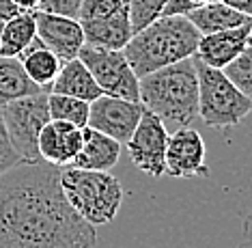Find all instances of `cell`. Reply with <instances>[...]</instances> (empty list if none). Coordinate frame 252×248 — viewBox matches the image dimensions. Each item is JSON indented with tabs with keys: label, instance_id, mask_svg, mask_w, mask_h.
Returning <instances> with one entry per match:
<instances>
[{
	"label": "cell",
	"instance_id": "6da1fadb",
	"mask_svg": "<svg viewBox=\"0 0 252 248\" xmlns=\"http://www.w3.org/2000/svg\"><path fill=\"white\" fill-rule=\"evenodd\" d=\"M97 231L65 199L61 169L20 162L0 175V248H93Z\"/></svg>",
	"mask_w": 252,
	"mask_h": 248
},
{
	"label": "cell",
	"instance_id": "7a4b0ae2",
	"mask_svg": "<svg viewBox=\"0 0 252 248\" xmlns=\"http://www.w3.org/2000/svg\"><path fill=\"white\" fill-rule=\"evenodd\" d=\"M140 104L158 114L168 132L198 119V73L194 56L140 78Z\"/></svg>",
	"mask_w": 252,
	"mask_h": 248
},
{
	"label": "cell",
	"instance_id": "3957f363",
	"mask_svg": "<svg viewBox=\"0 0 252 248\" xmlns=\"http://www.w3.org/2000/svg\"><path fill=\"white\" fill-rule=\"evenodd\" d=\"M198 41L200 33L188 17H158L134 33L123 54L136 76L145 78L162 67L192 59Z\"/></svg>",
	"mask_w": 252,
	"mask_h": 248
},
{
	"label": "cell",
	"instance_id": "277c9868",
	"mask_svg": "<svg viewBox=\"0 0 252 248\" xmlns=\"http://www.w3.org/2000/svg\"><path fill=\"white\" fill-rule=\"evenodd\" d=\"M61 186L76 214L93 227L108 224L123 205V186L110 171L61 169Z\"/></svg>",
	"mask_w": 252,
	"mask_h": 248
},
{
	"label": "cell",
	"instance_id": "5b68a950",
	"mask_svg": "<svg viewBox=\"0 0 252 248\" xmlns=\"http://www.w3.org/2000/svg\"><path fill=\"white\" fill-rule=\"evenodd\" d=\"M198 73V119L214 130H231L252 112V100L235 86L222 69L207 67L194 56Z\"/></svg>",
	"mask_w": 252,
	"mask_h": 248
},
{
	"label": "cell",
	"instance_id": "8992f818",
	"mask_svg": "<svg viewBox=\"0 0 252 248\" xmlns=\"http://www.w3.org/2000/svg\"><path fill=\"white\" fill-rule=\"evenodd\" d=\"M2 123L7 130L11 149L22 162H41L39 155V134L50 123L48 93L22 97L0 108Z\"/></svg>",
	"mask_w": 252,
	"mask_h": 248
},
{
	"label": "cell",
	"instance_id": "52a82bcc",
	"mask_svg": "<svg viewBox=\"0 0 252 248\" xmlns=\"http://www.w3.org/2000/svg\"><path fill=\"white\" fill-rule=\"evenodd\" d=\"M78 59L87 65L104 95L140 102V78L134 73L123 50L93 48L84 43Z\"/></svg>",
	"mask_w": 252,
	"mask_h": 248
},
{
	"label": "cell",
	"instance_id": "ba28073f",
	"mask_svg": "<svg viewBox=\"0 0 252 248\" xmlns=\"http://www.w3.org/2000/svg\"><path fill=\"white\" fill-rule=\"evenodd\" d=\"M168 134L166 125L159 121L158 114L151 110H142V117L136 125L134 134L125 142L129 153V160L138 171L149 177H162L166 175V145H168Z\"/></svg>",
	"mask_w": 252,
	"mask_h": 248
},
{
	"label": "cell",
	"instance_id": "9c48e42d",
	"mask_svg": "<svg viewBox=\"0 0 252 248\" xmlns=\"http://www.w3.org/2000/svg\"><path fill=\"white\" fill-rule=\"evenodd\" d=\"M166 175L175 179H207V147L203 136L192 128L168 134L166 145Z\"/></svg>",
	"mask_w": 252,
	"mask_h": 248
},
{
	"label": "cell",
	"instance_id": "30bf717a",
	"mask_svg": "<svg viewBox=\"0 0 252 248\" xmlns=\"http://www.w3.org/2000/svg\"><path fill=\"white\" fill-rule=\"evenodd\" d=\"M142 110H145V106L140 102L101 95L95 102H91L87 125L125 145L129 136L134 134L136 125L142 117Z\"/></svg>",
	"mask_w": 252,
	"mask_h": 248
},
{
	"label": "cell",
	"instance_id": "8fae6325",
	"mask_svg": "<svg viewBox=\"0 0 252 248\" xmlns=\"http://www.w3.org/2000/svg\"><path fill=\"white\" fill-rule=\"evenodd\" d=\"M37 20V37L50 52H54L59 59L71 61L78 59L80 50L84 45V31L78 17L45 13V11H35Z\"/></svg>",
	"mask_w": 252,
	"mask_h": 248
},
{
	"label": "cell",
	"instance_id": "7c38bea8",
	"mask_svg": "<svg viewBox=\"0 0 252 248\" xmlns=\"http://www.w3.org/2000/svg\"><path fill=\"white\" fill-rule=\"evenodd\" d=\"M82 149V128L65 121H50L39 134V155L59 169L71 166Z\"/></svg>",
	"mask_w": 252,
	"mask_h": 248
},
{
	"label": "cell",
	"instance_id": "4fadbf2b",
	"mask_svg": "<svg viewBox=\"0 0 252 248\" xmlns=\"http://www.w3.org/2000/svg\"><path fill=\"white\" fill-rule=\"evenodd\" d=\"M248 37H250V24L200 35V41L194 56L207 67L224 69L244 52V48L248 45Z\"/></svg>",
	"mask_w": 252,
	"mask_h": 248
},
{
	"label": "cell",
	"instance_id": "5bb4252c",
	"mask_svg": "<svg viewBox=\"0 0 252 248\" xmlns=\"http://www.w3.org/2000/svg\"><path fill=\"white\" fill-rule=\"evenodd\" d=\"M121 151L123 145L119 141L87 125L82 128V149L71 166L84 171H110L117 166Z\"/></svg>",
	"mask_w": 252,
	"mask_h": 248
},
{
	"label": "cell",
	"instance_id": "9a60e30c",
	"mask_svg": "<svg viewBox=\"0 0 252 248\" xmlns=\"http://www.w3.org/2000/svg\"><path fill=\"white\" fill-rule=\"evenodd\" d=\"M84 31V43L93 48H106V50H123L134 37L131 28L129 11L117 13L106 20H91L80 22Z\"/></svg>",
	"mask_w": 252,
	"mask_h": 248
},
{
	"label": "cell",
	"instance_id": "2e32d148",
	"mask_svg": "<svg viewBox=\"0 0 252 248\" xmlns=\"http://www.w3.org/2000/svg\"><path fill=\"white\" fill-rule=\"evenodd\" d=\"M50 93L76 97V100H82V102H89V104L104 95L101 89L97 86L95 78L91 76L87 65H84L80 59H71V61L63 63L59 76H56L52 86H50Z\"/></svg>",
	"mask_w": 252,
	"mask_h": 248
},
{
	"label": "cell",
	"instance_id": "e0dca14e",
	"mask_svg": "<svg viewBox=\"0 0 252 248\" xmlns=\"http://www.w3.org/2000/svg\"><path fill=\"white\" fill-rule=\"evenodd\" d=\"M20 61L26 69L28 78H31L35 84L41 86L43 93H50V86H52L56 76H59L61 65H63V61L59 56L45 48L41 43V39L35 37L32 43L20 54Z\"/></svg>",
	"mask_w": 252,
	"mask_h": 248
},
{
	"label": "cell",
	"instance_id": "ac0fdd59",
	"mask_svg": "<svg viewBox=\"0 0 252 248\" xmlns=\"http://www.w3.org/2000/svg\"><path fill=\"white\" fill-rule=\"evenodd\" d=\"M188 20L196 26V31L200 35H209V33H218V31H228V28H237L244 24H250L252 17L237 13L235 9L226 7L220 0H211L196 7L188 15Z\"/></svg>",
	"mask_w": 252,
	"mask_h": 248
},
{
	"label": "cell",
	"instance_id": "d6986e66",
	"mask_svg": "<svg viewBox=\"0 0 252 248\" xmlns=\"http://www.w3.org/2000/svg\"><path fill=\"white\" fill-rule=\"evenodd\" d=\"M43 93L41 86L28 78L24 65L15 56H0V108L7 104Z\"/></svg>",
	"mask_w": 252,
	"mask_h": 248
},
{
	"label": "cell",
	"instance_id": "ffe728a7",
	"mask_svg": "<svg viewBox=\"0 0 252 248\" xmlns=\"http://www.w3.org/2000/svg\"><path fill=\"white\" fill-rule=\"evenodd\" d=\"M35 37H37L35 11H32V13L31 11H24V13L11 17L2 26L0 56H15V59H20V54L32 43Z\"/></svg>",
	"mask_w": 252,
	"mask_h": 248
},
{
	"label": "cell",
	"instance_id": "44dd1931",
	"mask_svg": "<svg viewBox=\"0 0 252 248\" xmlns=\"http://www.w3.org/2000/svg\"><path fill=\"white\" fill-rule=\"evenodd\" d=\"M89 102L76 100V97L48 93V110L50 121H65L76 128H87L89 123Z\"/></svg>",
	"mask_w": 252,
	"mask_h": 248
},
{
	"label": "cell",
	"instance_id": "7402d4cb",
	"mask_svg": "<svg viewBox=\"0 0 252 248\" xmlns=\"http://www.w3.org/2000/svg\"><path fill=\"white\" fill-rule=\"evenodd\" d=\"M222 71L226 73L228 80H231L246 97L252 100V45H246L242 54H239L231 65H226Z\"/></svg>",
	"mask_w": 252,
	"mask_h": 248
},
{
	"label": "cell",
	"instance_id": "603a6c76",
	"mask_svg": "<svg viewBox=\"0 0 252 248\" xmlns=\"http://www.w3.org/2000/svg\"><path fill=\"white\" fill-rule=\"evenodd\" d=\"M129 11L127 0H84L78 11V22H91V20H106L117 13Z\"/></svg>",
	"mask_w": 252,
	"mask_h": 248
},
{
	"label": "cell",
	"instance_id": "cb8c5ba5",
	"mask_svg": "<svg viewBox=\"0 0 252 248\" xmlns=\"http://www.w3.org/2000/svg\"><path fill=\"white\" fill-rule=\"evenodd\" d=\"M166 2H168V0H127L129 20H131L134 33L142 31L147 24H151L153 20H158Z\"/></svg>",
	"mask_w": 252,
	"mask_h": 248
},
{
	"label": "cell",
	"instance_id": "d4e9b609",
	"mask_svg": "<svg viewBox=\"0 0 252 248\" xmlns=\"http://www.w3.org/2000/svg\"><path fill=\"white\" fill-rule=\"evenodd\" d=\"M84 0H41L37 11L45 13H56V15H67V17H78V11L82 7Z\"/></svg>",
	"mask_w": 252,
	"mask_h": 248
},
{
	"label": "cell",
	"instance_id": "484cf974",
	"mask_svg": "<svg viewBox=\"0 0 252 248\" xmlns=\"http://www.w3.org/2000/svg\"><path fill=\"white\" fill-rule=\"evenodd\" d=\"M20 162L22 160L15 155L13 149H11V142L7 138V130H4V123H2V114H0V175Z\"/></svg>",
	"mask_w": 252,
	"mask_h": 248
},
{
	"label": "cell",
	"instance_id": "4316f807",
	"mask_svg": "<svg viewBox=\"0 0 252 248\" xmlns=\"http://www.w3.org/2000/svg\"><path fill=\"white\" fill-rule=\"evenodd\" d=\"M196 7L198 4L192 2V0H168L164 4L159 17H188Z\"/></svg>",
	"mask_w": 252,
	"mask_h": 248
},
{
	"label": "cell",
	"instance_id": "83f0119b",
	"mask_svg": "<svg viewBox=\"0 0 252 248\" xmlns=\"http://www.w3.org/2000/svg\"><path fill=\"white\" fill-rule=\"evenodd\" d=\"M20 13H24V11L15 7L13 0H0V20L2 22H7V20H11V17H15Z\"/></svg>",
	"mask_w": 252,
	"mask_h": 248
},
{
	"label": "cell",
	"instance_id": "f1b7e54d",
	"mask_svg": "<svg viewBox=\"0 0 252 248\" xmlns=\"http://www.w3.org/2000/svg\"><path fill=\"white\" fill-rule=\"evenodd\" d=\"M220 2H224L226 7L235 9L237 13H244V15L252 17V0H220Z\"/></svg>",
	"mask_w": 252,
	"mask_h": 248
},
{
	"label": "cell",
	"instance_id": "f546056e",
	"mask_svg": "<svg viewBox=\"0 0 252 248\" xmlns=\"http://www.w3.org/2000/svg\"><path fill=\"white\" fill-rule=\"evenodd\" d=\"M237 248H252V212L244 220V240H242V244H239Z\"/></svg>",
	"mask_w": 252,
	"mask_h": 248
},
{
	"label": "cell",
	"instance_id": "4dcf8cb0",
	"mask_svg": "<svg viewBox=\"0 0 252 248\" xmlns=\"http://www.w3.org/2000/svg\"><path fill=\"white\" fill-rule=\"evenodd\" d=\"M15 2V7L22 9V11H37L39 9V4H41V0H13Z\"/></svg>",
	"mask_w": 252,
	"mask_h": 248
},
{
	"label": "cell",
	"instance_id": "1f68e13d",
	"mask_svg": "<svg viewBox=\"0 0 252 248\" xmlns=\"http://www.w3.org/2000/svg\"><path fill=\"white\" fill-rule=\"evenodd\" d=\"M192 2H196L198 7H200V4H205V2H211V0H192Z\"/></svg>",
	"mask_w": 252,
	"mask_h": 248
},
{
	"label": "cell",
	"instance_id": "d6a6232c",
	"mask_svg": "<svg viewBox=\"0 0 252 248\" xmlns=\"http://www.w3.org/2000/svg\"><path fill=\"white\" fill-rule=\"evenodd\" d=\"M248 45H252V22H250V37H248Z\"/></svg>",
	"mask_w": 252,
	"mask_h": 248
},
{
	"label": "cell",
	"instance_id": "836d02e7",
	"mask_svg": "<svg viewBox=\"0 0 252 248\" xmlns=\"http://www.w3.org/2000/svg\"><path fill=\"white\" fill-rule=\"evenodd\" d=\"M2 26H4V22L0 20V37H2Z\"/></svg>",
	"mask_w": 252,
	"mask_h": 248
}]
</instances>
